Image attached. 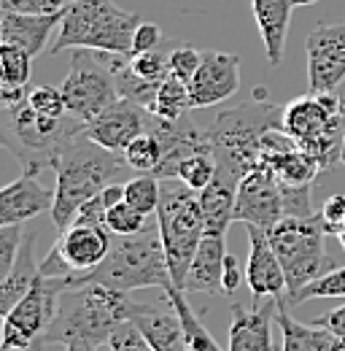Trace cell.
Returning <instances> with one entry per match:
<instances>
[{
	"mask_svg": "<svg viewBox=\"0 0 345 351\" xmlns=\"http://www.w3.org/2000/svg\"><path fill=\"white\" fill-rule=\"evenodd\" d=\"M127 162L119 152H108L100 143L89 141L84 132L73 138L54 162V208L51 219L57 230L71 227L79 208L97 197L105 186H111L114 178L125 173Z\"/></svg>",
	"mask_w": 345,
	"mask_h": 351,
	"instance_id": "obj_1",
	"label": "cell"
},
{
	"mask_svg": "<svg viewBox=\"0 0 345 351\" xmlns=\"http://www.w3.org/2000/svg\"><path fill=\"white\" fill-rule=\"evenodd\" d=\"M127 292L108 289L103 284H81L62 292L57 313L46 327L38 343H73L84 341L103 346L111 341L114 330L127 322Z\"/></svg>",
	"mask_w": 345,
	"mask_h": 351,
	"instance_id": "obj_2",
	"label": "cell"
},
{
	"mask_svg": "<svg viewBox=\"0 0 345 351\" xmlns=\"http://www.w3.org/2000/svg\"><path fill=\"white\" fill-rule=\"evenodd\" d=\"M71 287L81 284H103L116 292H132V289H168L175 287L165 260V246L159 232L143 230L138 235H114L111 252L94 270L76 273L68 278Z\"/></svg>",
	"mask_w": 345,
	"mask_h": 351,
	"instance_id": "obj_3",
	"label": "cell"
},
{
	"mask_svg": "<svg viewBox=\"0 0 345 351\" xmlns=\"http://www.w3.org/2000/svg\"><path fill=\"white\" fill-rule=\"evenodd\" d=\"M272 130H283V108L267 100L254 97L240 108L221 111L208 128L216 168L238 178L251 173L261 162V143Z\"/></svg>",
	"mask_w": 345,
	"mask_h": 351,
	"instance_id": "obj_4",
	"label": "cell"
},
{
	"mask_svg": "<svg viewBox=\"0 0 345 351\" xmlns=\"http://www.w3.org/2000/svg\"><path fill=\"white\" fill-rule=\"evenodd\" d=\"M84 132V122L73 114L51 119L41 117L27 97L16 106L3 108V146L14 152V157L22 162L25 173L38 176L41 168H54L60 152Z\"/></svg>",
	"mask_w": 345,
	"mask_h": 351,
	"instance_id": "obj_5",
	"label": "cell"
},
{
	"mask_svg": "<svg viewBox=\"0 0 345 351\" xmlns=\"http://www.w3.org/2000/svg\"><path fill=\"white\" fill-rule=\"evenodd\" d=\"M140 14L119 8L114 0H73L65 8V19L51 54L65 49H92L108 54H132V41L140 27Z\"/></svg>",
	"mask_w": 345,
	"mask_h": 351,
	"instance_id": "obj_6",
	"label": "cell"
},
{
	"mask_svg": "<svg viewBox=\"0 0 345 351\" xmlns=\"http://www.w3.org/2000/svg\"><path fill=\"white\" fill-rule=\"evenodd\" d=\"M157 232L165 246V260L172 284L183 289L192 260L205 238V217L200 208V192L189 189L183 181H162V197L157 208Z\"/></svg>",
	"mask_w": 345,
	"mask_h": 351,
	"instance_id": "obj_7",
	"label": "cell"
},
{
	"mask_svg": "<svg viewBox=\"0 0 345 351\" xmlns=\"http://www.w3.org/2000/svg\"><path fill=\"white\" fill-rule=\"evenodd\" d=\"M283 132L307 152L321 171L343 154V97L335 92H307L283 106Z\"/></svg>",
	"mask_w": 345,
	"mask_h": 351,
	"instance_id": "obj_8",
	"label": "cell"
},
{
	"mask_svg": "<svg viewBox=\"0 0 345 351\" xmlns=\"http://www.w3.org/2000/svg\"><path fill=\"white\" fill-rule=\"evenodd\" d=\"M267 238L286 273V303L335 267L327 257V227L321 214L283 217L272 230H267Z\"/></svg>",
	"mask_w": 345,
	"mask_h": 351,
	"instance_id": "obj_9",
	"label": "cell"
},
{
	"mask_svg": "<svg viewBox=\"0 0 345 351\" xmlns=\"http://www.w3.org/2000/svg\"><path fill=\"white\" fill-rule=\"evenodd\" d=\"M60 89L68 103V111L84 125L119 100L116 79L105 51H92V49H73L71 71Z\"/></svg>",
	"mask_w": 345,
	"mask_h": 351,
	"instance_id": "obj_10",
	"label": "cell"
},
{
	"mask_svg": "<svg viewBox=\"0 0 345 351\" xmlns=\"http://www.w3.org/2000/svg\"><path fill=\"white\" fill-rule=\"evenodd\" d=\"M65 289H71L68 278L38 276L30 292L3 316V351L36 349L57 313L60 298Z\"/></svg>",
	"mask_w": 345,
	"mask_h": 351,
	"instance_id": "obj_11",
	"label": "cell"
},
{
	"mask_svg": "<svg viewBox=\"0 0 345 351\" xmlns=\"http://www.w3.org/2000/svg\"><path fill=\"white\" fill-rule=\"evenodd\" d=\"M310 92H337L345 82V22L316 25L305 38Z\"/></svg>",
	"mask_w": 345,
	"mask_h": 351,
	"instance_id": "obj_12",
	"label": "cell"
},
{
	"mask_svg": "<svg viewBox=\"0 0 345 351\" xmlns=\"http://www.w3.org/2000/svg\"><path fill=\"white\" fill-rule=\"evenodd\" d=\"M283 217H286L283 186L267 168H254L251 173L240 178L235 221H243L246 227L272 230Z\"/></svg>",
	"mask_w": 345,
	"mask_h": 351,
	"instance_id": "obj_13",
	"label": "cell"
},
{
	"mask_svg": "<svg viewBox=\"0 0 345 351\" xmlns=\"http://www.w3.org/2000/svg\"><path fill=\"white\" fill-rule=\"evenodd\" d=\"M127 322L138 327L154 351H189L181 313L165 289L159 300H129Z\"/></svg>",
	"mask_w": 345,
	"mask_h": 351,
	"instance_id": "obj_14",
	"label": "cell"
},
{
	"mask_svg": "<svg viewBox=\"0 0 345 351\" xmlns=\"http://www.w3.org/2000/svg\"><path fill=\"white\" fill-rule=\"evenodd\" d=\"M154 114L146 111L143 106L119 97L114 106H108L103 114H97L92 122L84 125V135L89 141L100 143L108 152H125L135 138L151 130Z\"/></svg>",
	"mask_w": 345,
	"mask_h": 351,
	"instance_id": "obj_15",
	"label": "cell"
},
{
	"mask_svg": "<svg viewBox=\"0 0 345 351\" xmlns=\"http://www.w3.org/2000/svg\"><path fill=\"white\" fill-rule=\"evenodd\" d=\"M240 89V60L227 51L205 49L203 62L189 82L192 108H211L229 100Z\"/></svg>",
	"mask_w": 345,
	"mask_h": 351,
	"instance_id": "obj_16",
	"label": "cell"
},
{
	"mask_svg": "<svg viewBox=\"0 0 345 351\" xmlns=\"http://www.w3.org/2000/svg\"><path fill=\"white\" fill-rule=\"evenodd\" d=\"M149 132H154L157 141H159V146H162L159 168L151 173V176H157L159 181L178 178L181 162L189 160L192 154H200V152H208V154H211L208 130H200V128L192 125L186 117L178 119V122H168V119L154 117V119H151V130Z\"/></svg>",
	"mask_w": 345,
	"mask_h": 351,
	"instance_id": "obj_17",
	"label": "cell"
},
{
	"mask_svg": "<svg viewBox=\"0 0 345 351\" xmlns=\"http://www.w3.org/2000/svg\"><path fill=\"white\" fill-rule=\"evenodd\" d=\"M246 284L254 300L275 298L286 300V273L281 260L267 238V230L248 227V265H246Z\"/></svg>",
	"mask_w": 345,
	"mask_h": 351,
	"instance_id": "obj_18",
	"label": "cell"
},
{
	"mask_svg": "<svg viewBox=\"0 0 345 351\" xmlns=\"http://www.w3.org/2000/svg\"><path fill=\"white\" fill-rule=\"evenodd\" d=\"M275 298L254 300V308L232 303V324H229V351H275L272 346V322L278 319Z\"/></svg>",
	"mask_w": 345,
	"mask_h": 351,
	"instance_id": "obj_19",
	"label": "cell"
},
{
	"mask_svg": "<svg viewBox=\"0 0 345 351\" xmlns=\"http://www.w3.org/2000/svg\"><path fill=\"white\" fill-rule=\"evenodd\" d=\"M114 235L108 232V227L100 224H71L65 230H60V238L54 243V249L62 254V260L73 267L76 273L94 270L111 252Z\"/></svg>",
	"mask_w": 345,
	"mask_h": 351,
	"instance_id": "obj_20",
	"label": "cell"
},
{
	"mask_svg": "<svg viewBox=\"0 0 345 351\" xmlns=\"http://www.w3.org/2000/svg\"><path fill=\"white\" fill-rule=\"evenodd\" d=\"M54 208V189L38 184L33 173H22L0 192V227L22 224Z\"/></svg>",
	"mask_w": 345,
	"mask_h": 351,
	"instance_id": "obj_21",
	"label": "cell"
},
{
	"mask_svg": "<svg viewBox=\"0 0 345 351\" xmlns=\"http://www.w3.org/2000/svg\"><path fill=\"white\" fill-rule=\"evenodd\" d=\"M65 11L57 14H3L0 16V38L3 44H14L25 49L30 57L41 54L54 27H60Z\"/></svg>",
	"mask_w": 345,
	"mask_h": 351,
	"instance_id": "obj_22",
	"label": "cell"
},
{
	"mask_svg": "<svg viewBox=\"0 0 345 351\" xmlns=\"http://www.w3.org/2000/svg\"><path fill=\"white\" fill-rule=\"evenodd\" d=\"M240 178L216 168V178L200 192V208L205 217V235L227 238L229 224L235 221V203H238Z\"/></svg>",
	"mask_w": 345,
	"mask_h": 351,
	"instance_id": "obj_23",
	"label": "cell"
},
{
	"mask_svg": "<svg viewBox=\"0 0 345 351\" xmlns=\"http://www.w3.org/2000/svg\"><path fill=\"white\" fill-rule=\"evenodd\" d=\"M251 8H254V19H257V27L261 33L267 62L272 68H281L294 0H251Z\"/></svg>",
	"mask_w": 345,
	"mask_h": 351,
	"instance_id": "obj_24",
	"label": "cell"
},
{
	"mask_svg": "<svg viewBox=\"0 0 345 351\" xmlns=\"http://www.w3.org/2000/svg\"><path fill=\"white\" fill-rule=\"evenodd\" d=\"M227 260V241L218 235H205L183 284V292H205V295H224L221 276Z\"/></svg>",
	"mask_w": 345,
	"mask_h": 351,
	"instance_id": "obj_25",
	"label": "cell"
},
{
	"mask_svg": "<svg viewBox=\"0 0 345 351\" xmlns=\"http://www.w3.org/2000/svg\"><path fill=\"white\" fill-rule=\"evenodd\" d=\"M278 327L283 335L281 351H345V341L337 338L332 330L327 327H310L297 322L289 311H286V300L278 303Z\"/></svg>",
	"mask_w": 345,
	"mask_h": 351,
	"instance_id": "obj_26",
	"label": "cell"
},
{
	"mask_svg": "<svg viewBox=\"0 0 345 351\" xmlns=\"http://www.w3.org/2000/svg\"><path fill=\"white\" fill-rule=\"evenodd\" d=\"M38 276H41V263L36 260V232H25L16 263L11 267V273L0 281V313L3 316L30 292Z\"/></svg>",
	"mask_w": 345,
	"mask_h": 351,
	"instance_id": "obj_27",
	"label": "cell"
},
{
	"mask_svg": "<svg viewBox=\"0 0 345 351\" xmlns=\"http://www.w3.org/2000/svg\"><path fill=\"white\" fill-rule=\"evenodd\" d=\"M105 57H108V65H111V71H114L119 97L132 100V103H138V106H143L146 111L154 114L159 84L140 79V76L132 71V65H129V54H108V51H105Z\"/></svg>",
	"mask_w": 345,
	"mask_h": 351,
	"instance_id": "obj_28",
	"label": "cell"
},
{
	"mask_svg": "<svg viewBox=\"0 0 345 351\" xmlns=\"http://www.w3.org/2000/svg\"><path fill=\"white\" fill-rule=\"evenodd\" d=\"M165 292H168L172 306L178 308V313H181V322H183V330H186V341H189V351H221L218 343L214 341V335L205 330V324L197 319V313L186 303V292L178 289V287H168Z\"/></svg>",
	"mask_w": 345,
	"mask_h": 351,
	"instance_id": "obj_29",
	"label": "cell"
},
{
	"mask_svg": "<svg viewBox=\"0 0 345 351\" xmlns=\"http://www.w3.org/2000/svg\"><path fill=\"white\" fill-rule=\"evenodd\" d=\"M186 111H192V100H189V84L178 82L175 76H168L159 92H157V106H154V117L178 122L186 117Z\"/></svg>",
	"mask_w": 345,
	"mask_h": 351,
	"instance_id": "obj_30",
	"label": "cell"
},
{
	"mask_svg": "<svg viewBox=\"0 0 345 351\" xmlns=\"http://www.w3.org/2000/svg\"><path fill=\"white\" fill-rule=\"evenodd\" d=\"M159 197H162V181L157 176L143 173L138 176V178H129L127 184H125V200L135 211H140L143 217L157 214Z\"/></svg>",
	"mask_w": 345,
	"mask_h": 351,
	"instance_id": "obj_31",
	"label": "cell"
},
{
	"mask_svg": "<svg viewBox=\"0 0 345 351\" xmlns=\"http://www.w3.org/2000/svg\"><path fill=\"white\" fill-rule=\"evenodd\" d=\"M127 168L138 171V173H154L159 168V160H162V146L157 141L154 132H143L140 138H135L127 149L122 152Z\"/></svg>",
	"mask_w": 345,
	"mask_h": 351,
	"instance_id": "obj_32",
	"label": "cell"
},
{
	"mask_svg": "<svg viewBox=\"0 0 345 351\" xmlns=\"http://www.w3.org/2000/svg\"><path fill=\"white\" fill-rule=\"evenodd\" d=\"M172 41H165L159 49L154 51H143V54H129V65L132 71L146 79V82H154V84H162L168 76H170V51Z\"/></svg>",
	"mask_w": 345,
	"mask_h": 351,
	"instance_id": "obj_33",
	"label": "cell"
},
{
	"mask_svg": "<svg viewBox=\"0 0 345 351\" xmlns=\"http://www.w3.org/2000/svg\"><path fill=\"white\" fill-rule=\"evenodd\" d=\"M33 57L14 44L0 46V76H3V87H27L30 82V68Z\"/></svg>",
	"mask_w": 345,
	"mask_h": 351,
	"instance_id": "obj_34",
	"label": "cell"
},
{
	"mask_svg": "<svg viewBox=\"0 0 345 351\" xmlns=\"http://www.w3.org/2000/svg\"><path fill=\"white\" fill-rule=\"evenodd\" d=\"M335 298H345V265L343 267H332L329 273H324L321 278L307 284L289 303L297 306V303H307V300H335Z\"/></svg>",
	"mask_w": 345,
	"mask_h": 351,
	"instance_id": "obj_35",
	"label": "cell"
},
{
	"mask_svg": "<svg viewBox=\"0 0 345 351\" xmlns=\"http://www.w3.org/2000/svg\"><path fill=\"white\" fill-rule=\"evenodd\" d=\"M214 178H216V160H214V154H208V152L192 154V157L183 160L181 168H178V181H183V184H186L189 189H194V192H203Z\"/></svg>",
	"mask_w": 345,
	"mask_h": 351,
	"instance_id": "obj_36",
	"label": "cell"
},
{
	"mask_svg": "<svg viewBox=\"0 0 345 351\" xmlns=\"http://www.w3.org/2000/svg\"><path fill=\"white\" fill-rule=\"evenodd\" d=\"M105 227L111 235H138L146 230V217L135 211L127 200H122L105 211Z\"/></svg>",
	"mask_w": 345,
	"mask_h": 351,
	"instance_id": "obj_37",
	"label": "cell"
},
{
	"mask_svg": "<svg viewBox=\"0 0 345 351\" xmlns=\"http://www.w3.org/2000/svg\"><path fill=\"white\" fill-rule=\"evenodd\" d=\"M27 103H30L41 117H51V119H60V117H68V114H71L60 87L30 89V92H27Z\"/></svg>",
	"mask_w": 345,
	"mask_h": 351,
	"instance_id": "obj_38",
	"label": "cell"
},
{
	"mask_svg": "<svg viewBox=\"0 0 345 351\" xmlns=\"http://www.w3.org/2000/svg\"><path fill=\"white\" fill-rule=\"evenodd\" d=\"M203 62V51H197L194 46H172L170 51V76H175L178 82L189 84L197 73Z\"/></svg>",
	"mask_w": 345,
	"mask_h": 351,
	"instance_id": "obj_39",
	"label": "cell"
},
{
	"mask_svg": "<svg viewBox=\"0 0 345 351\" xmlns=\"http://www.w3.org/2000/svg\"><path fill=\"white\" fill-rule=\"evenodd\" d=\"M22 241H25L22 224H5V227H0V276L3 278L11 273V267L16 263V254L22 249Z\"/></svg>",
	"mask_w": 345,
	"mask_h": 351,
	"instance_id": "obj_40",
	"label": "cell"
},
{
	"mask_svg": "<svg viewBox=\"0 0 345 351\" xmlns=\"http://www.w3.org/2000/svg\"><path fill=\"white\" fill-rule=\"evenodd\" d=\"M73 0H0L3 14H57Z\"/></svg>",
	"mask_w": 345,
	"mask_h": 351,
	"instance_id": "obj_41",
	"label": "cell"
},
{
	"mask_svg": "<svg viewBox=\"0 0 345 351\" xmlns=\"http://www.w3.org/2000/svg\"><path fill=\"white\" fill-rule=\"evenodd\" d=\"M108 346H111V351H154L146 343V338L138 332V327L129 324V322H122V324L114 330Z\"/></svg>",
	"mask_w": 345,
	"mask_h": 351,
	"instance_id": "obj_42",
	"label": "cell"
},
{
	"mask_svg": "<svg viewBox=\"0 0 345 351\" xmlns=\"http://www.w3.org/2000/svg\"><path fill=\"white\" fill-rule=\"evenodd\" d=\"M324 227H327V235H340L343 232V221H345V195H332L324 208L318 211Z\"/></svg>",
	"mask_w": 345,
	"mask_h": 351,
	"instance_id": "obj_43",
	"label": "cell"
},
{
	"mask_svg": "<svg viewBox=\"0 0 345 351\" xmlns=\"http://www.w3.org/2000/svg\"><path fill=\"white\" fill-rule=\"evenodd\" d=\"M165 44V36H162V27L154 25V22H140L138 33H135V41H132V54H143V51H154Z\"/></svg>",
	"mask_w": 345,
	"mask_h": 351,
	"instance_id": "obj_44",
	"label": "cell"
},
{
	"mask_svg": "<svg viewBox=\"0 0 345 351\" xmlns=\"http://www.w3.org/2000/svg\"><path fill=\"white\" fill-rule=\"evenodd\" d=\"M105 211H108V206H105V200H103V195H97V197H92L89 203H84L81 208H79V214H76V224H100V227H105Z\"/></svg>",
	"mask_w": 345,
	"mask_h": 351,
	"instance_id": "obj_45",
	"label": "cell"
},
{
	"mask_svg": "<svg viewBox=\"0 0 345 351\" xmlns=\"http://www.w3.org/2000/svg\"><path fill=\"white\" fill-rule=\"evenodd\" d=\"M240 284H243V270H240V265H238V260H235L232 254H227V260H224V276H221V289H224V295L232 298V295L240 289Z\"/></svg>",
	"mask_w": 345,
	"mask_h": 351,
	"instance_id": "obj_46",
	"label": "cell"
},
{
	"mask_svg": "<svg viewBox=\"0 0 345 351\" xmlns=\"http://www.w3.org/2000/svg\"><path fill=\"white\" fill-rule=\"evenodd\" d=\"M313 324L332 330L337 338H343L345 341V303L343 306H337L335 311H329V313H324V316H318V319H313Z\"/></svg>",
	"mask_w": 345,
	"mask_h": 351,
	"instance_id": "obj_47",
	"label": "cell"
},
{
	"mask_svg": "<svg viewBox=\"0 0 345 351\" xmlns=\"http://www.w3.org/2000/svg\"><path fill=\"white\" fill-rule=\"evenodd\" d=\"M100 195H103L105 206L111 208V206H116V203H122V200H125V186H119V184H111V186H105Z\"/></svg>",
	"mask_w": 345,
	"mask_h": 351,
	"instance_id": "obj_48",
	"label": "cell"
},
{
	"mask_svg": "<svg viewBox=\"0 0 345 351\" xmlns=\"http://www.w3.org/2000/svg\"><path fill=\"white\" fill-rule=\"evenodd\" d=\"M97 346H92V343H84V341H73V343H68L65 351H94Z\"/></svg>",
	"mask_w": 345,
	"mask_h": 351,
	"instance_id": "obj_49",
	"label": "cell"
},
{
	"mask_svg": "<svg viewBox=\"0 0 345 351\" xmlns=\"http://www.w3.org/2000/svg\"><path fill=\"white\" fill-rule=\"evenodd\" d=\"M340 162L345 165V97H343V154H340Z\"/></svg>",
	"mask_w": 345,
	"mask_h": 351,
	"instance_id": "obj_50",
	"label": "cell"
},
{
	"mask_svg": "<svg viewBox=\"0 0 345 351\" xmlns=\"http://www.w3.org/2000/svg\"><path fill=\"white\" fill-rule=\"evenodd\" d=\"M313 3H316V0H294V8H297V5H313Z\"/></svg>",
	"mask_w": 345,
	"mask_h": 351,
	"instance_id": "obj_51",
	"label": "cell"
},
{
	"mask_svg": "<svg viewBox=\"0 0 345 351\" xmlns=\"http://www.w3.org/2000/svg\"><path fill=\"white\" fill-rule=\"evenodd\" d=\"M337 241H340V246H343V249H345V230H343V232H340V235H337Z\"/></svg>",
	"mask_w": 345,
	"mask_h": 351,
	"instance_id": "obj_52",
	"label": "cell"
},
{
	"mask_svg": "<svg viewBox=\"0 0 345 351\" xmlns=\"http://www.w3.org/2000/svg\"><path fill=\"white\" fill-rule=\"evenodd\" d=\"M343 230H345V221H343Z\"/></svg>",
	"mask_w": 345,
	"mask_h": 351,
	"instance_id": "obj_53",
	"label": "cell"
}]
</instances>
